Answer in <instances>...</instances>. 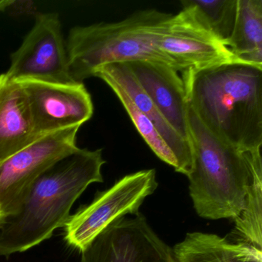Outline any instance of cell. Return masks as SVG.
<instances>
[{"mask_svg": "<svg viewBox=\"0 0 262 262\" xmlns=\"http://www.w3.org/2000/svg\"><path fill=\"white\" fill-rule=\"evenodd\" d=\"M182 79L188 106L213 136L240 149H261L262 67L233 62Z\"/></svg>", "mask_w": 262, "mask_h": 262, "instance_id": "1", "label": "cell"}, {"mask_svg": "<svg viewBox=\"0 0 262 262\" xmlns=\"http://www.w3.org/2000/svg\"><path fill=\"white\" fill-rule=\"evenodd\" d=\"M102 150L78 148L33 184L16 214L0 219V256L24 252L65 227L76 201L89 185L103 182Z\"/></svg>", "mask_w": 262, "mask_h": 262, "instance_id": "2", "label": "cell"}, {"mask_svg": "<svg viewBox=\"0 0 262 262\" xmlns=\"http://www.w3.org/2000/svg\"><path fill=\"white\" fill-rule=\"evenodd\" d=\"M192 168L187 177L200 217L235 220L246 208L254 177L262 173L260 149H240L213 136L188 105Z\"/></svg>", "mask_w": 262, "mask_h": 262, "instance_id": "3", "label": "cell"}, {"mask_svg": "<svg viewBox=\"0 0 262 262\" xmlns=\"http://www.w3.org/2000/svg\"><path fill=\"white\" fill-rule=\"evenodd\" d=\"M171 15L148 9L134 12L119 22L72 29L66 42L73 80L82 82L93 77L102 66L117 62L149 60L172 67L153 42L158 24Z\"/></svg>", "mask_w": 262, "mask_h": 262, "instance_id": "4", "label": "cell"}, {"mask_svg": "<svg viewBox=\"0 0 262 262\" xmlns=\"http://www.w3.org/2000/svg\"><path fill=\"white\" fill-rule=\"evenodd\" d=\"M182 10L158 24L155 47L179 73L242 62L207 27L195 7L181 1Z\"/></svg>", "mask_w": 262, "mask_h": 262, "instance_id": "5", "label": "cell"}, {"mask_svg": "<svg viewBox=\"0 0 262 262\" xmlns=\"http://www.w3.org/2000/svg\"><path fill=\"white\" fill-rule=\"evenodd\" d=\"M157 188L155 169L125 176L106 191L98 192L91 203L70 216L64 227L66 242L81 252L112 222L139 213L144 200Z\"/></svg>", "mask_w": 262, "mask_h": 262, "instance_id": "6", "label": "cell"}, {"mask_svg": "<svg viewBox=\"0 0 262 262\" xmlns=\"http://www.w3.org/2000/svg\"><path fill=\"white\" fill-rule=\"evenodd\" d=\"M79 128L43 136L0 162V219L16 214L36 181L79 148L76 138Z\"/></svg>", "mask_w": 262, "mask_h": 262, "instance_id": "7", "label": "cell"}, {"mask_svg": "<svg viewBox=\"0 0 262 262\" xmlns=\"http://www.w3.org/2000/svg\"><path fill=\"white\" fill-rule=\"evenodd\" d=\"M6 74L16 81L77 82L70 73L67 42L57 13H40L36 16L22 45L11 55Z\"/></svg>", "mask_w": 262, "mask_h": 262, "instance_id": "8", "label": "cell"}, {"mask_svg": "<svg viewBox=\"0 0 262 262\" xmlns=\"http://www.w3.org/2000/svg\"><path fill=\"white\" fill-rule=\"evenodd\" d=\"M81 254V262H177L140 212L112 222Z\"/></svg>", "mask_w": 262, "mask_h": 262, "instance_id": "9", "label": "cell"}, {"mask_svg": "<svg viewBox=\"0 0 262 262\" xmlns=\"http://www.w3.org/2000/svg\"><path fill=\"white\" fill-rule=\"evenodd\" d=\"M19 82L27 93L40 137L66 128L81 127L93 116V100L83 82Z\"/></svg>", "mask_w": 262, "mask_h": 262, "instance_id": "10", "label": "cell"}, {"mask_svg": "<svg viewBox=\"0 0 262 262\" xmlns=\"http://www.w3.org/2000/svg\"><path fill=\"white\" fill-rule=\"evenodd\" d=\"M126 64L165 120L189 142L188 103L179 72L167 64L154 61L136 60Z\"/></svg>", "mask_w": 262, "mask_h": 262, "instance_id": "11", "label": "cell"}, {"mask_svg": "<svg viewBox=\"0 0 262 262\" xmlns=\"http://www.w3.org/2000/svg\"><path fill=\"white\" fill-rule=\"evenodd\" d=\"M40 138L22 84L0 74V162Z\"/></svg>", "mask_w": 262, "mask_h": 262, "instance_id": "12", "label": "cell"}, {"mask_svg": "<svg viewBox=\"0 0 262 262\" xmlns=\"http://www.w3.org/2000/svg\"><path fill=\"white\" fill-rule=\"evenodd\" d=\"M95 77L113 81L128 95L132 102L154 124L178 162L177 172L188 176L192 168V154L188 141L179 136L142 90L126 62L106 64L98 69Z\"/></svg>", "mask_w": 262, "mask_h": 262, "instance_id": "13", "label": "cell"}, {"mask_svg": "<svg viewBox=\"0 0 262 262\" xmlns=\"http://www.w3.org/2000/svg\"><path fill=\"white\" fill-rule=\"evenodd\" d=\"M177 262H262L261 249L208 233L191 232L174 246Z\"/></svg>", "mask_w": 262, "mask_h": 262, "instance_id": "14", "label": "cell"}, {"mask_svg": "<svg viewBox=\"0 0 262 262\" xmlns=\"http://www.w3.org/2000/svg\"><path fill=\"white\" fill-rule=\"evenodd\" d=\"M225 45L240 62L262 67V0H237L235 24Z\"/></svg>", "mask_w": 262, "mask_h": 262, "instance_id": "15", "label": "cell"}, {"mask_svg": "<svg viewBox=\"0 0 262 262\" xmlns=\"http://www.w3.org/2000/svg\"><path fill=\"white\" fill-rule=\"evenodd\" d=\"M105 82L114 92L129 116L136 129L153 152L161 160L172 166L177 171V160L154 124L135 105L126 93L118 84L110 80L105 81Z\"/></svg>", "mask_w": 262, "mask_h": 262, "instance_id": "16", "label": "cell"}, {"mask_svg": "<svg viewBox=\"0 0 262 262\" xmlns=\"http://www.w3.org/2000/svg\"><path fill=\"white\" fill-rule=\"evenodd\" d=\"M213 34L224 44L229 39L235 24L237 0H187Z\"/></svg>", "mask_w": 262, "mask_h": 262, "instance_id": "17", "label": "cell"}, {"mask_svg": "<svg viewBox=\"0 0 262 262\" xmlns=\"http://www.w3.org/2000/svg\"><path fill=\"white\" fill-rule=\"evenodd\" d=\"M16 4V1L11 0H0V12H4L7 9L11 7L13 4Z\"/></svg>", "mask_w": 262, "mask_h": 262, "instance_id": "18", "label": "cell"}]
</instances>
